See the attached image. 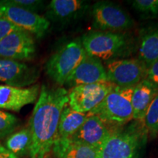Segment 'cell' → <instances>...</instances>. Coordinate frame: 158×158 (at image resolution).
Returning <instances> with one entry per match:
<instances>
[{"label":"cell","mask_w":158,"mask_h":158,"mask_svg":"<svg viewBox=\"0 0 158 158\" xmlns=\"http://www.w3.org/2000/svg\"><path fill=\"white\" fill-rule=\"evenodd\" d=\"M68 102L66 89L42 85L29 120L30 158H45L51 152L57 137L61 113Z\"/></svg>","instance_id":"cell-1"},{"label":"cell","mask_w":158,"mask_h":158,"mask_svg":"<svg viewBox=\"0 0 158 158\" xmlns=\"http://www.w3.org/2000/svg\"><path fill=\"white\" fill-rule=\"evenodd\" d=\"M147 138L143 120H134L127 127L112 131L97 150V158H141Z\"/></svg>","instance_id":"cell-2"},{"label":"cell","mask_w":158,"mask_h":158,"mask_svg":"<svg viewBox=\"0 0 158 158\" xmlns=\"http://www.w3.org/2000/svg\"><path fill=\"white\" fill-rule=\"evenodd\" d=\"M80 39L86 54L106 62L127 58L136 48L133 37L122 31H93Z\"/></svg>","instance_id":"cell-3"},{"label":"cell","mask_w":158,"mask_h":158,"mask_svg":"<svg viewBox=\"0 0 158 158\" xmlns=\"http://www.w3.org/2000/svg\"><path fill=\"white\" fill-rule=\"evenodd\" d=\"M134 87L114 86L89 115H97L111 127H123L133 119L132 95Z\"/></svg>","instance_id":"cell-4"},{"label":"cell","mask_w":158,"mask_h":158,"mask_svg":"<svg viewBox=\"0 0 158 158\" xmlns=\"http://www.w3.org/2000/svg\"><path fill=\"white\" fill-rule=\"evenodd\" d=\"M86 56L80 38L69 41L51 56L45 64V72L57 84L63 86L68 76Z\"/></svg>","instance_id":"cell-5"},{"label":"cell","mask_w":158,"mask_h":158,"mask_svg":"<svg viewBox=\"0 0 158 158\" xmlns=\"http://www.w3.org/2000/svg\"><path fill=\"white\" fill-rule=\"evenodd\" d=\"M92 26L98 31H121L133 28V19L117 4L99 1L91 7Z\"/></svg>","instance_id":"cell-6"},{"label":"cell","mask_w":158,"mask_h":158,"mask_svg":"<svg viewBox=\"0 0 158 158\" xmlns=\"http://www.w3.org/2000/svg\"><path fill=\"white\" fill-rule=\"evenodd\" d=\"M105 68L108 81L120 87H135L147 78V66L138 57L110 61Z\"/></svg>","instance_id":"cell-7"},{"label":"cell","mask_w":158,"mask_h":158,"mask_svg":"<svg viewBox=\"0 0 158 158\" xmlns=\"http://www.w3.org/2000/svg\"><path fill=\"white\" fill-rule=\"evenodd\" d=\"M0 18L37 37L44 36L51 24L44 16L12 5L7 0H0Z\"/></svg>","instance_id":"cell-8"},{"label":"cell","mask_w":158,"mask_h":158,"mask_svg":"<svg viewBox=\"0 0 158 158\" xmlns=\"http://www.w3.org/2000/svg\"><path fill=\"white\" fill-rule=\"evenodd\" d=\"M114 86L108 81L75 86L68 92V105L75 111L88 114L103 100Z\"/></svg>","instance_id":"cell-9"},{"label":"cell","mask_w":158,"mask_h":158,"mask_svg":"<svg viewBox=\"0 0 158 158\" xmlns=\"http://www.w3.org/2000/svg\"><path fill=\"white\" fill-rule=\"evenodd\" d=\"M36 47L32 35L22 29L10 33L0 40V58L15 61L30 60Z\"/></svg>","instance_id":"cell-10"},{"label":"cell","mask_w":158,"mask_h":158,"mask_svg":"<svg viewBox=\"0 0 158 158\" xmlns=\"http://www.w3.org/2000/svg\"><path fill=\"white\" fill-rule=\"evenodd\" d=\"M90 9L88 1L52 0L47 5L44 17L50 23L67 25L82 19Z\"/></svg>","instance_id":"cell-11"},{"label":"cell","mask_w":158,"mask_h":158,"mask_svg":"<svg viewBox=\"0 0 158 158\" xmlns=\"http://www.w3.org/2000/svg\"><path fill=\"white\" fill-rule=\"evenodd\" d=\"M39 77L35 67L12 59L0 58V82L7 86L25 88L34 84Z\"/></svg>","instance_id":"cell-12"},{"label":"cell","mask_w":158,"mask_h":158,"mask_svg":"<svg viewBox=\"0 0 158 158\" xmlns=\"http://www.w3.org/2000/svg\"><path fill=\"white\" fill-rule=\"evenodd\" d=\"M108 81L106 68L101 61L86 54L82 62L68 76L63 86L71 89L80 85Z\"/></svg>","instance_id":"cell-13"},{"label":"cell","mask_w":158,"mask_h":158,"mask_svg":"<svg viewBox=\"0 0 158 158\" xmlns=\"http://www.w3.org/2000/svg\"><path fill=\"white\" fill-rule=\"evenodd\" d=\"M114 129L116 128L110 127L98 116L88 114L81 127L70 138L97 151Z\"/></svg>","instance_id":"cell-14"},{"label":"cell","mask_w":158,"mask_h":158,"mask_svg":"<svg viewBox=\"0 0 158 158\" xmlns=\"http://www.w3.org/2000/svg\"><path fill=\"white\" fill-rule=\"evenodd\" d=\"M40 91L38 84L25 88L0 85V108L19 112L23 107L36 101Z\"/></svg>","instance_id":"cell-15"},{"label":"cell","mask_w":158,"mask_h":158,"mask_svg":"<svg viewBox=\"0 0 158 158\" xmlns=\"http://www.w3.org/2000/svg\"><path fill=\"white\" fill-rule=\"evenodd\" d=\"M158 94L157 85L145 78L134 87L132 95L133 119L143 120L148 108Z\"/></svg>","instance_id":"cell-16"},{"label":"cell","mask_w":158,"mask_h":158,"mask_svg":"<svg viewBox=\"0 0 158 158\" xmlns=\"http://www.w3.org/2000/svg\"><path fill=\"white\" fill-rule=\"evenodd\" d=\"M51 152L53 158H97L95 149L70 138H56Z\"/></svg>","instance_id":"cell-17"},{"label":"cell","mask_w":158,"mask_h":158,"mask_svg":"<svg viewBox=\"0 0 158 158\" xmlns=\"http://www.w3.org/2000/svg\"><path fill=\"white\" fill-rule=\"evenodd\" d=\"M138 58L149 66L158 60V27L143 29L138 42Z\"/></svg>","instance_id":"cell-18"},{"label":"cell","mask_w":158,"mask_h":158,"mask_svg":"<svg viewBox=\"0 0 158 158\" xmlns=\"http://www.w3.org/2000/svg\"><path fill=\"white\" fill-rule=\"evenodd\" d=\"M87 117V114H81L75 111L67 104L61 113L56 138H71L81 127Z\"/></svg>","instance_id":"cell-19"},{"label":"cell","mask_w":158,"mask_h":158,"mask_svg":"<svg viewBox=\"0 0 158 158\" xmlns=\"http://www.w3.org/2000/svg\"><path fill=\"white\" fill-rule=\"evenodd\" d=\"M31 145V131L29 127H27L10 135L6 140L5 147L19 157L29 154Z\"/></svg>","instance_id":"cell-20"},{"label":"cell","mask_w":158,"mask_h":158,"mask_svg":"<svg viewBox=\"0 0 158 158\" xmlns=\"http://www.w3.org/2000/svg\"><path fill=\"white\" fill-rule=\"evenodd\" d=\"M148 137L155 138L158 135V94L148 108L143 119Z\"/></svg>","instance_id":"cell-21"},{"label":"cell","mask_w":158,"mask_h":158,"mask_svg":"<svg viewBox=\"0 0 158 158\" xmlns=\"http://www.w3.org/2000/svg\"><path fill=\"white\" fill-rule=\"evenodd\" d=\"M130 3L143 17L155 18L158 15V0H133Z\"/></svg>","instance_id":"cell-22"},{"label":"cell","mask_w":158,"mask_h":158,"mask_svg":"<svg viewBox=\"0 0 158 158\" xmlns=\"http://www.w3.org/2000/svg\"><path fill=\"white\" fill-rule=\"evenodd\" d=\"M19 123V120L16 116L0 110V138L11 135Z\"/></svg>","instance_id":"cell-23"},{"label":"cell","mask_w":158,"mask_h":158,"mask_svg":"<svg viewBox=\"0 0 158 158\" xmlns=\"http://www.w3.org/2000/svg\"><path fill=\"white\" fill-rule=\"evenodd\" d=\"M9 3L26 10L38 14L45 7V2L40 0H7Z\"/></svg>","instance_id":"cell-24"},{"label":"cell","mask_w":158,"mask_h":158,"mask_svg":"<svg viewBox=\"0 0 158 158\" xmlns=\"http://www.w3.org/2000/svg\"><path fill=\"white\" fill-rule=\"evenodd\" d=\"M20 29H21L15 27V25L9 22L7 20L0 18V40H2L7 35H8L10 33L14 31L20 30Z\"/></svg>","instance_id":"cell-25"},{"label":"cell","mask_w":158,"mask_h":158,"mask_svg":"<svg viewBox=\"0 0 158 158\" xmlns=\"http://www.w3.org/2000/svg\"><path fill=\"white\" fill-rule=\"evenodd\" d=\"M147 78L158 86V60L147 67Z\"/></svg>","instance_id":"cell-26"},{"label":"cell","mask_w":158,"mask_h":158,"mask_svg":"<svg viewBox=\"0 0 158 158\" xmlns=\"http://www.w3.org/2000/svg\"><path fill=\"white\" fill-rule=\"evenodd\" d=\"M0 158H19L0 144Z\"/></svg>","instance_id":"cell-27"}]
</instances>
